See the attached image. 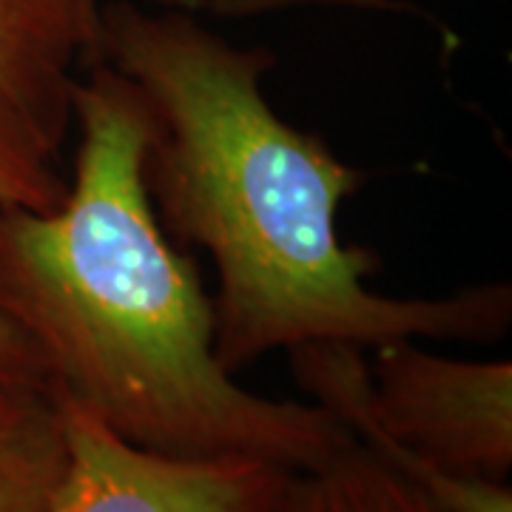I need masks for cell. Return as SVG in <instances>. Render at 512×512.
Returning a JSON list of instances; mask_svg holds the SVG:
<instances>
[{
    "label": "cell",
    "mask_w": 512,
    "mask_h": 512,
    "mask_svg": "<svg viewBox=\"0 0 512 512\" xmlns=\"http://www.w3.org/2000/svg\"><path fill=\"white\" fill-rule=\"evenodd\" d=\"M94 60L146 100L148 200L171 242L214 259V353L228 373L305 345L495 342L510 330L507 282L436 299L370 288L379 256L339 234L342 202L367 174L276 114L262 92L268 49L225 40L194 9L117 0L100 3Z\"/></svg>",
    "instance_id": "cell-1"
},
{
    "label": "cell",
    "mask_w": 512,
    "mask_h": 512,
    "mask_svg": "<svg viewBox=\"0 0 512 512\" xmlns=\"http://www.w3.org/2000/svg\"><path fill=\"white\" fill-rule=\"evenodd\" d=\"M72 117L63 205H0V316L35 348L49 390L165 456L311 470L356 444L325 407L251 393L220 365L214 299L148 200L140 92L94 60L74 80Z\"/></svg>",
    "instance_id": "cell-2"
},
{
    "label": "cell",
    "mask_w": 512,
    "mask_h": 512,
    "mask_svg": "<svg viewBox=\"0 0 512 512\" xmlns=\"http://www.w3.org/2000/svg\"><path fill=\"white\" fill-rule=\"evenodd\" d=\"M296 384L447 512H512V362L450 359L396 339L288 350Z\"/></svg>",
    "instance_id": "cell-3"
},
{
    "label": "cell",
    "mask_w": 512,
    "mask_h": 512,
    "mask_svg": "<svg viewBox=\"0 0 512 512\" xmlns=\"http://www.w3.org/2000/svg\"><path fill=\"white\" fill-rule=\"evenodd\" d=\"M60 404L69 470L52 512H276L296 470L259 458H180L134 447L86 407Z\"/></svg>",
    "instance_id": "cell-4"
},
{
    "label": "cell",
    "mask_w": 512,
    "mask_h": 512,
    "mask_svg": "<svg viewBox=\"0 0 512 512\" xmlns=\"http://www.w3.org/2000/svg\"><path fill=\"white\" fill-rule=\"evenodd\" d=\"M100 0H0V103L63 146L77 69L97 57Z\"/></svg>",
    "instance_id": "cell-5"
},
{
    "label": "cell",
    "mask_w": 512,
    "mask_h": 512,
    "mask_svg": "<svg viewBox=\"0 0 512 512\" xmlns=\"http://www.w3.org/2000/svg\"><path fill=\"white\" fill-rule=\"evenodd\" d=\"M69 439L49 387H0V512H52Z\"/></svg>",
    "instance_id": "cell-6"
},
{
    "label": "cell",
    "mask_w": 512,
    "mask_h": 512,
    "mask_svg": "<svg viewBox=\"0 0 512 512\" xmlns=\"http://www.w3.org/2000/svg\"><path fill=\"white\" fill-rule=\"evenodd\" d=\"M52 146L20 111L0 103V205L55 211L69 194ZM0 387H49L29 339L0 316Z\"/></svg>",
    "instance_id": "cell-7"
},
{
    "label": "cell",
    "mask_w": 512,
    "mask_h": 512,
    "mask_svg": "<svg viewBox=\"0 0 512 512\" xmlns=\"http://www.w3.org/2000/svg\"><path fill=\"white\" fill-rule=\"evenodd\" d=\"M276 512H447L359 441L319 467L296 470Z\"/></svg>",
    "instance_id": "cell-8"
},
{
    "label": "cell",
    "mask_w": 512,
    "mask_h": 512,
    "mask_svg": "<svg viewBox=\"0 0 512 512\" xmlns=\"http://www.w3.org/2000/svg\"><path fill=\"white\" fill-rule=\"evenodd\" d=\"M296 6H336V9H396V0H194V12H211L222 18H251V15H265V12H282V9H296Z\"/></svg>",
    "instance_id": "cell-9"
},
{
    "label": "cell",
    "mask_w": 512,
    "mask_h": 512,
    "mask_svg": "<svg viewBox=\"0 0 512 512\" xmlns=\"http://www.w3.org/2000/svg\"><path fill=\"white\" fill-rule=\"evenodd\" d=\"M151 3H157V6H183V9L194 6V0H151Z\"/></svg>",
    "instance_id": "cell-10"
}]
</instances>
